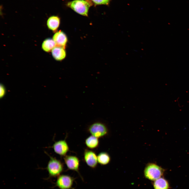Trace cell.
I'll return each mask as SVG.
<instances>
[{
    "label": "cell",
    "instance_id": "cell-1",
    "mask_svg": "<svg viewBox=\"0 0 189 189\" xmlns=\"http://www.w3.org/2000/svg\"><path fill=\"white\" fill-rule=\"evenodd\" d=\"M93 4L91 0H74L68 2L66 5L77 13L88 16L89 9Z\"/></svg>",
    "mask_w": 189,
    "mask_h": 189
},
{
    "label": "cell",
    "instance_id": "cell-2",
    "mask_svg": "<svg viewBox=\"0 0 189 189\" xmlns=\"http://www.w3.org/2000/svg\"><path fill=\"white\" fill-rule=\"evenodd\" d=\"M165 170L157 164L149 163L145 166L144 171L145 177L152 181H155L161 177Z\"/></svg>",
    "mask_w": 189,
    "mask_h": 189
},
{
    "label": "cell",
    "instance_id": "cell-3",
    "mask_svg": "<svg viewBox=\"0 0 189 189\" xmlns=\"http://www.w3.org/2000/svg\"><path fill=\"white\" fill-rule=\"evenodd\" d=\"M50 159L46 167L49 177H58L60 175L64 170L62 162L55 158L50 156Z\"/></svg>",
    "mask_w": 189,
    "mask_h": 189
},
{
    "label": "cell",
    "instance_id": "cell-4",
    "mask_svg": "<svg viewBox=\"0 0 189 189\" xmlns=\"http://www.w3.org/2000/svg\"><path fill=\"white\" fill-rule=\"evenodd\" d=\"M88 130L91 135L98 138L105 136L108 132L106 125L100 122H95L91 124L89 126Z\"/></svg>",
    "mask_w": 189,
    "mask_h": 189
},
{
    "label": "cell",
    "instance_id": "cell-5",
    "mask_svg": "<svg viewBox=\"0 0 189 189\" xmlns=\"http://www.w3.org/2000/svg\"><path fill=\"white\" fill-rule=\"evenodd\" d=\"M74 179L71 176L65 175L58 176L55 182V186L60 189H71L72 188Z\"/></svg>",
    "mask_w": 189,
    "mask_h": 189
},
{
    "label": "cell",
    "instance_id": "cell-6",
    "mask_svg": "<svg viewBox=\"0 0 189 189\" xmlns=\"http://www.w3.org/2000/svg\"><path fill=\"white\" fill-rule=\"evenodd\" d=\"M85 161L88 166L92 168L96 167L98 164L97 156L92 150L86 149L84 153Z\"/></svg>",
    "mask_w": 189,
    "mask_h": 189
},
{
    "label": "cell",
    "instance_id": "cell-7",
    "mask_svg": "<svg viewBox=\"0 0 189 189\" xmlns=\"http://www.w3.org/2000/svg\"><path fill=\"white\" fill-rule=\"evenodd\" d=\"M64 158L68 169L75 171L79 174L80 161L77 157L75 156L66 155L64 156Z\"/></svg>",
    "mask_w": 189,
    "mask_h": 189
},
{
    "label": "cell",
    "instance_id": "cell-8",
    "mask_svg": "<svg viewBox=\"0 0 189 189\" xmlns=\"http://www.w3.org/2000/svg\"><path fill=\"white\" fill-rule=\"evenodd\" d=\"M52 147L56 154L61 156H65L69 150L68 145L65 139L55 142Z\"/></svg>",
    "mask_w": 189,
    "mask_h": 189
},
{
    "label": "cell",
    "instance_id": "cell-9",
    "mask_svg": "<svg viewBox=\"0 0 189 189\" xmlns=\"http://www.w3.org/2000/svg\"><path fill=\"white\" fill-rule=\"evenodd\" d=\"M53 39L55 43L56 46L65 49L67 41V38L66 34L60 30L54 35Z\"/></svg>",
    "mask_w": 189,
    "mask_h": 189
},
{
    "label": "cell",
    "instance_id": "cell-10",
    "mask_svg": "<svg viewBox=\"0 0 189 189\" xmlns=\"http://www.w3.org/2000/svg\"><path fill=\"white\" fill-rule=\"evenodd\" d=\"M60 19L57 16L52 15L49 17L47 21V25L48 28L53 31H55L59 27Z\"/></svg>",
    "mask_w": 189,
    "mask_h": 189
},
{
    "label": "cell",
    "instance_id": "cell-11",
    "mask_svg": "<svg viewBox=\"0 0 189 189\" xmlns=\"http://www.w3.org/2000/svg\"><path fill=\"white\" fill-rule=\"evenodd\" d=\"M65 48L55 46L51 51L52 54L54 58L57 61H61L65 58L66 53Z\"/></svg>",
    "mask_w": 189,
    "mask_h": 189
},
{
    "label": "cell",
    "instance_id": "cell-12",
    "mask_svg": "<svg viewBox=\"0 0 189 189\" xmlns=\"http://www.w3.org/2000/svg\"><path fill=\"white\" fill-rule=\"evenodd\" d=\"M153 185L154 189H169L170 188L168 181L163 177H161L154 181Z\"/></svg>",
    "mask_w": 189,
    "mask_h": 189
},
{
    "label": "cell",
    "instance_id": "cell-13",
    "mask_svg": "<svg viewBox=\"0 0 189 189\" xmlns=\"http://www.w3.org/2000/svg\"><path fill=\"white\" fill-rule=\"evenodd\" d=\"M98 138L91 135L85 140V144L88 148L93 149L97 147L99 144Z\"/></svg>",
    "mask_w": 189,
    "mask_h": 189
},
{
    "label": "cell",
    "instance_id": "cell-14",
    "mask_svg": "<svg viewBox=\"0 0 189 189\" xmlns=\"http://www.w3.org/2000/svg\"><path fill=\"white\" fill-rule=\"evenodd\" d=\"M56 46L55 42L53 39L48 38L45 40L42 44V48L45 51L48 52L52 51Z\"/></svg>",
    "mask_w": 189,
    "mask_h": 189
},
{
    "label": "cell",
    "instance_id": "cell-15",
    "mask_svg": "<svg viewBox=\"0 0 189 189\" xmlns=\"http://www.w3.org/2000/svg\"><path fill=\"white\" fill-rule=\"evenodd\" d=\"M98 163L102 165H106L109 163L111 158L109 154L106 152H101L97 156Z\"/></svg>",
    "mask_w": 189,
    "mask_h": 189
},
{
    "label": "cell",
    "instance_id": "cell-16",
    "mask_svg": "<svg viewBox=\"0 0 189 189\" xmlns=\"http://www.w3.org/2000/svg\"><path fill=\"white\" fill-rule=\"evenodd\" d=\"M110 0H91L95 5L101 4H108Z\"/></svg>",
    "mask_w": 189,
    "mask_h": 189
},
{
    "label": "cell",
    "instance_id": "cell-17",
    "mask_svg": "<svg viewBox=\"0 0 189 189\" xmlns=\"http://www.w3.org/2000/svg\"><path fill=\"white\" fill-rule=\"evenodd\" d=\"M0 97L1 98L3 97L6 93V90L3 85L1 84L0 86Z\"/></svg>",
    "mask_w": 189,
    "mask_h": 189
}]
</instances>
